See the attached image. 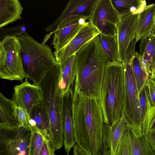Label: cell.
Segmentation results:
<instances>
[{
	"mask_svg": "<svg viewBox=\"0 0 155 155\" xmlns=\"http://www.w3.org/2000/svg\"><path fill=\"white\" fill-rule=\"evenodd\" d=\"M72 99L76 143L88 155H111L101 101L73 91Z\"/></svg>",
	"mask_w": 155,
	"mask_h": 155,
	"instance_id": "obj_1",
	"label": "cell"
},
{
	"mask_svg": "<svg viewBox=\"0 0 155 155\" xmlns=\"http://www.w3.org/2000/svg\"><path fill=\"white\" fill-rule=\"evenodd\" d=\"M110 61L101 45L99 35L74 54L75 76L73 92L100 101L106 68Z\"/></svg>",
	"mask_w": 155,
	"mask_h": 155,
	"instance_id": "obj_2",
	"label": "cell"
},
{
	"mask_svg": "<svg viewBox=\"0 0 155 155\" xmlns=\"http://www.w3.org/2000/svg\"><path fill=\"white\" fill-rule=\"evenodd\" d=\"M125 91L124 66L116 61L107 63L101 104L104 122L113 126L124 116Z\"/></svg>",
	"mask_w": 155,
	"mask_h": 155,
	"instance_id": "obj_3",
	"label": "cell"
},
{
	"mask_svg": "<svg viewBox=\"0 0 155 155\" xmlns=\"http://www.w3.org/2000/svg\"><path fill=\"white\" fill-rule=\"evenodd\" d=\"M26 78L40 86L48 74L58 64L51 48L27 32L18 36Z\"/></svg>",
	"mask_w": 155,
	"mask_h": 155,
	"instance_id": "obj_4",
	"label": "cell"
},
{
	"mask_svg": "<svg viewBox=\"0 0 155 155\" xmlns=\"http://www.w3.org/2000/svg\"><path fill=\"white\" fill-rule=\"evenodd\" d=\"M59 64L47 75L40 85L42 91V102L50 121L49 139L56 150L64 143V95L59 86Z\"/></svg>",
	"mask_w": 155,
	"mask_h": 155,
	"instance_id": "obj_5",
	"label": "cell"
},
{
	"mask_svg": "<svg viewBox=\"0 0 155 155\" xmlns=\"http://www.w3.org/2000/svg\"><path fill=\"white\" fill-rule=\"evenodd\" d=\"M0 77L21 82L26 78L17 37L6 36L0 41Z\"/></svg>",
	"mask_w": 155,
	"mask_h": 155,
	"instance_id": "obj_6",
	"label": "cell"
},
{
	"mask_svg": "<svg viewBox=\"0 0 155 155\" xmlns=\"http://www.w3.org/2000/svg\"><path fill=\"white\" fill-rule=\"evenodd\" d=\"M132 58L124 64L125 91L124 115L136 130L142 131L139 92L132 67Z\"/></svg>",
	"mask_w": 155,
	"mask_h": 155,
	"instance_id": "obj_7",
	"label": "cell"
},
{
	"mask_svg": "<svg viewBox=\"0 0 155 155\" xmlns=\"http://www.w3.org/2000/svg\"><path fill=\"white\" fill-rule=\"evenodd\" d=\"M31 135V130L22 126L0 129V155H28Z\"/></svg>",
	"mask_w": 155,
	"mask_h": 155,
	"instance_id": "obj_8",
	"label": "cell"
},
{
	"mask_svg": "<svg viewBox=\"0 0 155 155\" xmlns=\"http://www.w3.org/2000/svg\"><path fill=\"white\" fill-rule=\"evenodd\" d=\"M98 0H70L58 18L45 28L46 31H51L52 34L77 18H83L89 20Z\"/></svg>",
	"mask_w": 155,
	"mask_h": 155,
	"instance_id": "obj_9",
	"label": "cell"
},
{
	"mask_svg": "<svg viewBox=\"0 0 155 155\" xmlns=\"http://www.w3.org/2000/svg\"><path fill=\"white\" fill-rule=\"evenodd\" d=\"M120 18L110 0H98L88 21L104 35H117V26Z\"/></svg>",
	"mask_w": 155,
	"mask_h": 155,
	"instance_id": "obj_10",
	"label": "cell"
},
{
	"mask_svg": "<svg viewBox=\"0 0 155 155\" xmlns=\"http://www.w3.org/2000/svg\"><path fill=\"white\" fill-rule=\"evenodd\" d=\"M11 99L17 107H20L29 114L35 106L42 101V91L40 86L31 84L25 78L21 84L13 88Z\"/></svg>",
	"mask_w": 155,
	"mask_h": 155,
	"instance_id": "obj_11",
	"label": "cell"
},
{
	"mask_svg": "<svg viewBox=\"0 0 155 155\" xmlns=\"http://www.w3.org/2000/svg\"><path fill=\"white\" fill-rule=\"evenodd\" d=\"M138 14H130L122 17L117 26L118 44L117 61L123 64L127 48L136 38L137 23Z\"/></svg>",
	"mask_w": 155,
	"mask_h": 155,
	"instance_id": "obj_12",
	"label": "cell"
},
{
	"mask_svg": "<svg viewBox=\"0 0 155 155\" xmlns=\"http://www.w3.org/2000/svg\"><path fill=\"white\" fill-rule=\"evenodd\" d=\"M101 32L89 21L83 26L73 38L65 46L55 50L54 55L61 63L74 55L86 43L99 35Z\"/></svg>",
	"mask_w": 155,
	"mask_h": 155,
	"instance_id": "obj_13",
	"label": "cell"
},
{
	"mask_svg": "<svg viewBox=\"0 0 155 155\" xmlns=\"http://www.w3.org/2000/svg\"><path fill=\"white\" fill-rule=\"evenodd\" d=\"M72 91L64 95L63 131L64 149L68 155L76 143L72 112Z\"/></svg>",
	"mask_w": 155,
	"mask_h": 155,
	"instance_id": "obj_14",
	"label": "cell"
},
{
	"mask_svg": "<svg viewBox=\"0 0 155 155\" xmlns=\"http://www.w3.org/2000/svg\"><path fill=\"white\" fill-rule=\"evenodd\" d=\"M87 20L83 18H76L62 28L54 31L52 45L55 50L66 45L75 36L81 28L86 23Z\"/></svg>",
	"mask_w": 155,
	"mask_h": 155,
	"instance_id": "obj_15",
	"label": "cell"
},
{
	"mask_svg": "<svg viewBox=\"0 0 155 155\" xmlns=\"http://www.w3.org/2000/svg\"><path fill=\"white\" fill-rule=\"evenodd\" d=\"M17 108L11 99L0 93V129L13 130L21 127L18 118Z\"/></svg>",
	"mask_w": 155,
	"mask_h": 155,
	"instance_id": "obj_16",
	"label": "cell"
},
{
	"mask_svg": "<svg viewBox=\"0 0 155 155\" xmlns=\"http://www.w3.org/2000/svg\"><path fill=\"white\" fill-rule=\"evenodd\" d=\"M127 132L132 155H155L147 136L134 129L128 123Z\"/></svg>",
	"mask_w": 155,
	"mask_h": 155,
	"instance_id": "obj_17",
	"label": "cell"
},
{
	"mask_svg": "<svg viewBox=\"0 0 155 155\" xmlns=\"http://www.w3.org/2000/svg\"><path fill=\"white\" fill-rule=\"evenodd\" d=\"M23 8L18 0H0V28L22 19Z\"/></svg>",
	"mask_w": 155,
	"mask_h": 155,
	"instance_id": "obj_18",
	"label": "cell"
},
{
	"mask_svg": "<svg viewBox=\"0 0 155 155\" xmlns=\"http://www.w3.org/2000/svg\"><path fill=\"white\" fill-rule=\"evenodd\" d=\"M29 126H34L46 138L50 137V119L42 101L35 106L29 114Z\"/></svg>",
	"mask_w": 155,
	"mask_h": 155,
	"instance_id": "obj_19",
	"label": "cell"
},
{
	"mask_svg": "<svg viewBox=\"0 0 155 155\" xmlns=\"http://www.w3.org/2000/svg\"><path fill=\"white\" fill-rule=\"evenodd\" d=\"M155 24V3L138 15L137 23L136 38L139 41L144 35L152 32Z\"/></svg>",
	"mask_w": 155,
	"mask_h": 155,
	"instance_id": "obj_20",
	"label": "cell"
},
{
	"mask_svg": "<svg viewBox=\"0 0 155 155\" xmlns=\"http://www.w3.org/2000/svg\"><path fill=\"white\" fill-rule=\"evenodd\" d=\"M74 54L63 62L58 63L60 68L59 86L63 95L70 91L74 81Z\"/></svg>",
	"mask_w": 155,
	"mask_h": 155,
	"instance_id": "obj_21",
	"label": "cell"
},
{
	"mask_svg": "<svg viewBox=\"0 0 155 155\" xmlns=\"http://www.w3.org/2000/svg\"><path fill=\"white\" fill-rule=\"evenodd\" d=\"M114 8L120 18L130 14H138L148 7L146 1L142 0H110Z\"/></svg>",
	"mask_w": 155,
	"mask_h": 155,
	"instance_id": "obj_22",
	"label": "cell"
},
{
	"mask_svg": "<svg viewBox=\"0 0 155 155\" xmlns=\"http://www.w3.org/2000/svg\"><path fill=\"white\" fill-rule=\"evenodd\" d=\"M139 54L146 63L151 74L155 62V35L152 32L141 38Z\"/></svg>",
	"mask_w": 155,
	"mask_h": 155,
	"instance_id": "obj_23",
	"label": "cell"
},
{
	"mask_svg": "<svg viewBox=\"0 0 155 155\" xmlns=\"http://www.w3.org/2000/svg\"><path fill=\"white\" fill-rule=\"evenodd\" d=\"M128 123L124 115L113 126L108 125L109 139L111 155H115L127 129Z\"/></svg>",
	"mask_w": 155,
	"mask_h": 155,
	"instance_id": "obj_24",
	"label": "cell"
},
{
	"mask_svg": "<svg viewBox=\"0 0 155 155\" xmlns=\"http://www.w3.org/2000/svg\"><path fill=\"white\" fill-rule=\"evenodd\" d=\"M132 67L139 93L143 87L147 84L149 75L142 58L137 52L133 57Z\"/></svg>",
	"mask_w": 155,
	"mask_h": 155,
	"instance_id": "obj_25",
	"label": "cell"
},
{
	"mask_svg": "<svg viewBox=\"0 0 155 155\" xmlns=\"http://www.w3.org/2000/svg\"><path fill=\"white\" fill-rule=\"evenodd\" d=\"M102 47L110 61H117L118 44L117 35L111 36L100 33L99 35Z\"/></svg>",
	"mask_w": 155,
	"mask_h": 155,
	"instance_id": "obj_26",
	"label": "cell"
},
{
	"mask_svg": "<svg viewBox=\"0 0 155 155\" xmlns=\"http://www.w3.org/2000/svg\"><path fill=\"white\" fill-rule=\"evenodd\" d=\"M31 135L28 155H38L46 137L36 126H30Z\"/></svg>",
	"mask_w": 155,
	"mask_h": 155,
	"instance_id": "obj_27",
	"label": "cell"
},
{
	"mask_svg": "<svg viewBox=\"0 0 155 155\" xmlns=\"http://www.w3.org/2000/svg\"><path fill=\"white\" fill-rule=\"evenodd\" d=\"M155 130V105L149 106L142 122V132L147 136L150 131Z\"/></svg>",
	"mask_w": 155,
	"mask_h": 155,
	"instance_id": "obj_28",
	"label": "cell"
},
{
	"mask_svg": "<svg viewBox=\"0 0 155 155\" xmlns=\"http://www.w3.org/2000/svg\"><path fill=\"white\" fill-rule=\"evenodd\" d=\"M27 32L24 24L18 25L10 28H2L0 29V40L6 36H15L24 34Z\"/></svg>",
	"mask_w": 155,
	"mask_h": 155,
	"instance_id": "obj_29",
	"label": "cell"
},
{
	"mask_svg": "<svg viewBox=\"0 0 155 155\" xmlns=\"http://www.w3.org/2000/svg\"><path fill=\"white\" fill-rule=\"evenodd\" d=\"M140 109L142 122L148 108L149 95L147 86L145 84L139 93Z\"/></svg>",
	"mask_w": 155,
	"mask_h": 155,
	"instance_id": "obj_30",
	"label": "cell"
},
{
	"mask_svg": "<svg viewBox=\"0 0 155 155\" xmlns=\"http://www.w3.org/2000/svg\"><path fill=\"white\" fill-rule=\"evenodd\" d=\"M115 155H132L127 128Z\"/></svg>",
	"mask_w": 155,
	"mask_h": 155,
	"instance_id": "obj_31",
	"label": "cell"
},
{
	"mask_svg": "<svg viewBox=\"0 0 155 155\" xmlns=\"http://www.w3.org/2000/svg\"><path fill=\"white\" fill-rule=\"evenodd\" d=\"M17 114L18 120L20 126L30 130L29 121L30 119L29 114L20 107H17Z\"/></svg>",
	"mask_w": 155,
	"mask_h": 155,
	"instance_id": "obj_32",
	"label": "cell"
},
{
	"mask_svg": "<svg viewBox=\"0 0 155 155\" xmlns=\"http://www.w3.org/2000/svg\"><path fill=\"white\" fill-rule=\"evenodd\" d=\"M147 86L149 97V106L155 105V78L149 77Z\"/></svg>",
	"mask_w": 155,
	"mask_h": 155,
	"instance_id": "obj_33",
	"label": "cell"
},
{
	"mask_svg": "<svg viewBox=\"0 0 155 155\" xmlns=\"http://www.w3.org/2000/svg\"><path fill=\"white\" fill-rule=\"evenodd\" d=\"M55 150L49 139L45 137L38 155H55Z\"/></svg>",
	"mask_w": 155,
	"mask_h": 155,
	"instance_id": "obj_34",
	"label": "cell"
},
{
	"mask_svg": "<svg viewBox=\"0 0 155 155\" xmlns=\"http://www.w3.org/2000/svg\"><path fill=\"white\" fill-rule=\"evenodd\" d=\"M147 137L151 147L155 152V130L149 132Z\"/></svg>",
	"mask_w": 155,
	"mask_h": 155,
	"instance_id": "obj_35",
	"label": "cell"
},
{
	"mask_svg": "<svg viewBox=\"0 0 155 155\" xmlns=\"http://www.w3.org/2000/svg\"><path fill=\"white\" fill-rule=\"evenodd\" d=\"M73 155H88L77 144L73 147Z\"/></svg>",
	"mask_w": 155,
	"mask_h": 155,
	"instance_id": "obj_36",
	"label": "cell"
},
{
	"mask_svg": "<svg viewBox=\"0 0 155 155\" xmlns=\"http://www.w3.org/2000/svg\"><path fill=\"white\" fill-rule=\"evenodd\" d=\"M149 77L155 78V62L152 68L150 75Z\"/></svg>",
	"mask_w": 155,
	"mask_h": 155,
	"instance_id": "obj_37",
	"label": "cell"
},
{
	"mask_svg": "<svg viewBox=\"0 0 155 155\" xmlns=\"http://www.w3.org/2000/svg\"><path fill=\"white\" fill-rule=\"evenodd\" d=\"M152 32H153L154 34L155 35V24L154 27L153 29V30L152 31Z\"/></svg>",
	"mask_w": 155,
	"mask_h": 155,
	"instance_id": "obj_38",
	"label": "cell"
}]
</instances>
